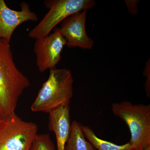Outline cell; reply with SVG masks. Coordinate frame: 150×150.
I'll use <instances>...</instances> for the list:
<instances>
[{
	"label": "cell",
	"mask_w": 150,
	"mask_h": 150,
	"mask_svg": "<svg viewBox=\"0 0 150 150\" xmlns=\"http://www.w3.org/2000/svg\"><path fill=\"white\" fill-rule=\"evenodd\" d=\"M30 85L28 79L16 67L10 42L0 38V115L7 120L16 114L20 97Z\"/></svg>",
	"instance_id": "cell-1"
},
{
	"label": "cell",
	"mask_w": 150,
	"mask_h": 150,
	"mask_svg": "<svg viewBox=\"0 0 150 150\" xmlns=\"http://www.w3.org/2000/svg\"><path fill=\"white\" fill-rule=\"evenodd\" d=\"M73 79L68 69L53 68L38 92L31 106L34 112L49 113L65 105L69 104L73 94Z\"/></svg>",
	"instance_id": "cell-2"
},
{
	"label": "cell",
	"mask_w": 150,
	"mask_h": 150,
	"mask_svg": "<svg viewBox=\"0 0 150 150\" xmlns=\"http://www.w3.org/2000/svg\"><path fill=\"white\" fill-rule=\"evenodd\" d=\"M115 116L125 122L131 133L132 150H144L150 146V105L133 104L127 101L111 105Z\"/></svg>",
	"instance_id": "cell-3"
},
{
	"label": "cell",
	"mask_w": 150,
	"mask_h": 150,
	"mask_svg": "<svg viewBox=\"0 0 150 150\" xmlns=\"http://www.w3.org/2000/svg\"><path fill=\"white\" fill-rule=\"evenodd\" d=\"M45 6L49 10L42 20L28 33L35 40L47 36L59 23L77 13L92 8L96 5L93 0H46Z\"/></svg>",
	"instance_id": "cell-4"
},
{
	"label": "cell",
	"mask_w": 150,
	"mask_h": 150,
	"mask_svg": "<svg viewBox=\"0 0 150 150\" xmlns=\"http://www.w3.org/2000/svg\"><path fill=\"white\" fill-rule=\"evenodd\" d=\"M37 124L16 114L0 123V150H30L36 135Z\"/></svg>",
	"instance_id": "cell-5"
},
{
	"label": "cell",
	"mask_w": 150,
	"mask_h": 150,
	"mask_svg": "<svg viewBox=\"0 0 150 150\" xmlns=\"http://www.w3.org/2000/svg\"><path fill=\"white\" fill-rule=\"evenodd\" d=\"M66 40L60 28L47 36L36 39L33 51L36 56V64L41 72L56 68L62 59V53Z\"/></svg>",
	"instance_id": "cell-6"
},
{
	"label": "cell",
	"mask_w": 150,
	"mask_h": 150,
	"mask_svg": "<svg viewBox=\"0 0 150 150\" xmlns=\"http://www.w3.org/2000/svg\"><path fill=\"white\" fill-rule=\"evenodd\" d=\"M87 11L77 13L62 21L60 28L62 35L69 48L78 47L84 49H91L94 41L87 34L86 21Z\"/></svg>",
	"instance_id": "cell-7"
},
{
	"label": "cell",
	"mask_w": 150,
	"mask_h": 150,
	"mask_svg": "<svg viewBox=\"0 0 150 150\" xmlns=\"http://www.w3.org/2000/svg\"><path fill=\"white\" fill-rule=\"evenodd\" d=\"M21 10H13L8 7L4 0H0V38L10 42L16 28L28 21H37L38 17L31 11L29 5L25 2L20 4Z\"/></svg>",
	"instance_id": "cell-8"
},
{
	"label": "cell",
	"mask_w": 150,
	"mask_h": 150,
	"mask_svg": "<svg viewBox=\"0 0 150 150\" xmlns=\"http://www.w3.org/2000/svg\"><path fill=\"white\" fill-rule=\"evenodd\" d=\"M49 114L48 127L56 135L57 150H64L71 133L69 104L62 105Z\"/></svg>",
	"instance_id": "cell-9"
},
{
	"label": "cell",
	"mask_w": 150,
	"mask_h": 150,
	"mask_svg": "<svg viewBox=\"0 0 150 150\" xmlns=\"http://www.w3.org/2000/svg\"><path fill=\"white\" fill-rule=\"evenodd\" d=\"M64 150H96L86 140L81 125L74 121L71 125V133Z\"/></svg>",
	"instance_id": "cell-10"
},
{
	"label": "cell",
	"mask_w": 150,
	"mask_h": 150,
	"mask_svg": "<svg viewBox=\"0 0 150 150\" xmlns=\"http://www.w3.org/2000/svg\"><path fill=\"white\" fill-rule=\"evenodd\" d=\"M81 126L85 137L96 150H132L129 142L122 145L115 144L100 139L88 126L81 125Z\"/></svg>",
	"instance_id": "cell-11"
},
{
	"label": "cell",
	"mask_w": 150,
	"mask_h": 150,
	"mask_svg": "<svg viewBox=\"0 0 150 150\" xmlns=\"http://www.w3.org/2000/svg\"><path fill=\"white\" fill-rule=\"evenodd\" d=\"M30 150H56L49 134H38Z\"/></svg>",
	"instance_id": "cell-12"
},
{
	"label": "cell",
	"mask_w": 150,
	"mask_h": 150,
	"mask_svg": "<svg viewBox=\"0 0 150 150\" xmlns=\"http://www.w3.org/2000/svg\"><path fill=\"white\" fill-rule=\"evenodd\" d=\"M125 2L129 9V12L132 14H136L137 13L138 1H126Z\"/></svg>",
	"instance_id": "cell-13"
},
{
	"label": "cell",
	"mask_w": 150,
	"mask_h": 150,
	"mask_svg": "<svg viewBox=\"0 0 150 150\" xmlns=\"http://www.w3.org/2000/svg\"><path fill=\"white\" fill-rule=\"evenodd\" d=\"M150 65L149 66H146V69H145V71L144 72L145 73V76L147 77V80L146 82V84H145V88H146V92L147 95L149 97H150V79H149V77L150 78V74L149 75V74H150V71H149V70H150Z\"/></svg>",
	"instance_id": "cell-14"
},
{
	"label": "cell",
	"mask_w": 150,
	"mask_h": 150,
	"mask_svg": "<svg viewBox=\"0 0 150 150\" xmlns=\"http://www.w3.org/2000/svg\"><path fill=\"white\" fill-rule=\"evenodd\" d=\"M144 150H150V146H149Z\"/></svg>",
	"instance_id": "cell-15"
},
{
	"label": "cell",
	"mask_w": 150,
	"mask_h": 150,
	"mask_svg": "<svg viewBox=\"0 0 150 150\" xmlns=\"http://www.w3.org/2000/svg\"><path fill=\"white\" fill-rule=\"evenodd\" d=\"M2 120V119L1 117V115H0V123L1 122Z\"/></svg>",
	"instance_id": "cell-16"
}]
</instances>
